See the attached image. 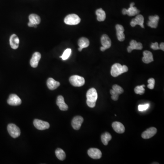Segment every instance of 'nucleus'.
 I'll use <instances>...</instances> for the list:
<instances>
[{
  "instance_id": "nucleus-22",
  "label": "nucleus",
  "mask_w": 164,
  "mask_h": 164,
  "mask_svg": "<svg viewBox=\"0 0 164 164\" xmlns=\"http://www.w3.org/2000/svg\"><path fill=\"white\" fill-rule=\"evenodd\" d=\"M78 45L79 46L78 50L81 52L82 49L86 48L90 45V41L88 38L86 37H82L80 38L78 41Z\"/></svg>"
},
{
  "instance_id": "nucleus-25",
  "label": "nucleus",
  "mask_w": 164,
  "mask_h": 164,
  "mask_svg": "<svg viewBox=\"0 0 164 164\" xmlns=\"http://www.w3.org/2000/svg\"><path fill=\"white\" fill-rule=\"evenodd\" d=\"M29 20L30 23L36 25L39 24L41 22V18L40 17L35 14H32L30 15L29 16Z\"/></svg>"
},
{
  "instance_id": "nucleus-20",
  "label": "nucleus",
  "mask_w": 164,
  "mask_h": 164,
  "mask_svg": "<svg viewBox=\"0 0 164 164\" xmlns=\"http://www.w3.org/2000/svg\"><path fill=\"white\" fill-rule=\"evenodd\" d=\"M112 126L114 130L119 134H122L125 131V128L123 124L119 122H114Z\"/></svg>"
},
{
  "instance_id": "nucleus-23",
  "label": "nucleus",
  "mask_w": 164,
  "mask_h": 164,
  "mask_svg": "<svg viewBox=\"0 0 164 164\" xmlns=\"http://www.w3.org/2000/svg\"><path fill=\"white\" fill-rule=\"evenodd\" d=\"M143 56L142 61L145 64H149L154 61L153 54L150 51H145L143 52Z\"/></svg>"
},
{
  "instance_id": "nucleus-11",
  "label": "nucleus",
  "mask_w": 164,
  "mask_h": 164,
  "mask_svg": "<svg viewBox=\"0 0 164 164\" xmlns=\"http://www.w3.org/2000/svg\"><path fill=\"white\" fill-rule=\"evenodd\" d=\"M89 156L93 159H99L102 157L101 151L98 149L90 148L88 150Z\"/></svg>"
},
{
  "instance_id": "nucleus-5",
  "label": "nucleus",
  "mask_w": 164,
  "mask_h": 164,
  "mask_svg": "<svg viewBox=\"0 0 164 164\" xmlns=\"http://www.w3.org/2000/svg\"><path fill=\"white\" fill-rule=\"evenodd\" d=\"M7 130L10 135L13 138H18L21 134L20 128L13 124H8Z\"/></svg>"
},
{
  "instance_id": "nucleus-30",
  "label": "nucleus",
  "mask_w": 164,
  "mask_h": 164,
  "mask_svg": "<svg viewBox=\"0 0 164 164\" xmlns=\"http://www.w3.org/2000/svg\"><path fill=\"white\" fill-rule=\"evenodd\" d=\"M112 89L116 93L118 94L119 95L122 94L124 92V90L123 88L121 87L120 86H119V85H117V84H115V85H113Z\"/></svg>"
},
{
  "instance_id": "nucleus-15",
  "label": "nucleus",
  "mask_w": 164,
  "mask_h": 164,
  "mask_svg": "<svg viewBox=\"0 0 164 164\" xmlns=\"http://www.w3.org/2000/svg\"><path fill=\"white\" fill-rule=\"evenodd\" d=\"M116 30L117 36L118 39L120 42H123L125 39V35L124 33V28L121 25L117 24L116 26Z\"/></svg>"
},
{
  "instance_id": "nucleus-10",
  "label": "nucleus",
  "mask_w": 164,
  "mask_h": 164,
  "mask_svg": "<svg viewBox=\"0 0 164 164\" xmlns=\"http://www.w3.org/2000/svg\"><path fill=\"white\" fill-rule=\"evenodd\" d=\"M83 121V119L80 116H77L73 119L72 121V126L75 130H78L81 127Z\"/></svg>"
},
{
  "instance_id": "nucleus-35",
  "label": "nucleus",
  "mask_w": 164,
  "mask_h": 164,
  "mask_svg": "<svg viewBox=\"0 0 164 164\" xmlns=\"http://www.w3.org/2000/svg\"><path fill=\"white\" fill-rule=\"evenodd\" d=\"M28 26L29 27H36V25H34L33 24H32V23H30V22H29L28 23Z\"/></svg>"
},
{
  "instance_id": "nucleus-18",
  "label": "nucleus",
  "mask_w": 164,
  "mask_h": 164,
  "mask_svg": "<svg viewBox=\"0 0 164 164\" xmlns=\"http://www.w3.org/2000/svg\"><path fill=\"white\" fill-rule=\"evenodd\" d=\"M102 45L105 50L109 49L111 46V41L108 35L103 34L101 38Z\"/></svg>"
},
{
  "instance_id": "nucleus-37",
  "label": "nucleus",
  "mask_w": 164,
  "mask_h": 164,
  "mask_svg": "<svg viewBox=\"0 0 164 164\" xmlns=\"http://www.w3.org/2000/svg\"><path fill=\"white\" fill-rule=\"evenodd\" d=\"M100 50L101 51L103 52L104 51L106 50L105 49V48H103V46H102L100 48Z\"/></svg>"
},
{
  "instance_id": "nucleus-7",
  "label": "nucleus",
  "mask_w": 164,
  "mask_h": 164,
  "mask_svg": "<svg viewBox=\"0 0 164 164\" xmlns=\"http://www.w3.org/2000/svg\"><path fill=\"white\" fill-rule=\"evenodd\" d=\"M33 124L34 126L39 130H45L50 127V124L48 123L38 119L34 120L33 121Z\"/></svg>"
},
{
  "instance_id": "nucleus-1",
  "label": "nucleus",
  "mask_w": 164,
  "mask_h": 164,
  "mask_svg": "<svg viewBox=\"0 0 164 164\" xmlns=\"http://www.w3.org/2000/svg\"><path fill=\"white\" fill-rule=\"evenodd\" d=\"M87 104L90 108H94L96 105V102L97 100L98 94L95 88H91L87 92Z\"/></svg>"
},
{
  "instance_id": "nucleus-19",
  "label": "nucleus",
  "mask_w": 164,
  "mask_h": 164,
  "mask_svg": "<svg viewBox=\"0 0 164 164\" xmlns=\"http://www.w3.org/2000/svg\"><path fill=\"white\" fill-rule=\"evenodd\" d=\"M149 21L148 22L147 25L149 27L153 28H156L158 26V22L159 21V16L157 15H155L154 16H149Z\"/></svg>"
},
{
  "instance_id": "nucleus-32",
  "label": "nucleus",
  "mask_w": 164,
  "mask_h": 164,
  "mask_svg": "<svg viewBox=\"0 0 164 164\" xmlns=\"http://www.w3.org/2000/svg\"><path fill=\"white\" fill-rule=\"evenodd\" d=\"M110 93L111 95V98L113 100L117 101L118 99L119 95L116 93L113 89L110 90Z\"/></svg>"
},
{
  "instance_id": "nucleus-14",
  "label": "nucleus",
  "mask_w": 164,
  "mask_h": 164,
  "mask_svg": "<svg viewBox=\"0 0 164 164\" xmlns=\"http://www.w3.org/2000/svg\"><path fill=\"white\" fill-rule=\"evenodd\" d=\"M41 58V54L39 52H35L32 55L30 60L31 66L32 68H36L37 67L39 61Z\"/></svg>"
},
{
  "instance_id": "nucleus-16",
  "label": "nucleus",
  "mask_w": 164,
  "mask_h": 164,
  "mask_svg": "<svg viewBox=\"0 0 164 164\" xmlns=\"http://www.w3.org/2000/svg\"><path fill=\"white\" fill-rule=\"evenodd\" d=\"M19 43L20 41L17 35L12 34L10 38V44L11 48L13 49H17L19 47Z\"/></svg>"
},
{
  "instance_id": "nucleus-13",
  "label": "nucleus",
  "mask_w": 164,
  "mask_h": 164,
  "mask_svg": "<svg viewBox=\"0 0 164 164\" xmlns=\"http://www.w3.org/2000/svg\"><path fill=\"white\" fill-rule=\"evenodd\" d=\"M143 48L142 44L138 43L135 40H133L129 43V46L128 47L127 51L130 53L133 50H141Z\"/></svg>"
},
{
  "instance_id": "nucleus-31",
  "label": "nucleus",
  "mask_w": 164,
  "mask_h": 164,
  "mask_svg": "<svg viewBox=\"0 0 164 164\" xmlns=\"http://www.w3.org/2000/svg\"><path fill=\"white\" fill-rule=\"evenodd\" d=\"M148 85L147 86L148 88L150 90H153L155 87V80L154 78H149L148 80Z\"/></svg>"
},
{
  "instance_id": "nucleus-8",
  "label": "nucleus",
  "mask_w": 164,
  "mask_h": 164,
  "mask_svg": "<svg viewBox=\"0 0 164 164\" xmlns=\"http://www.w3.org/2000/svg\"><path fill=\"white\" fill-rule=\"evenodd\" d=\"M144 18L142 15H138L136 16V18L131 20L130 22V25L132 27H135L137 25H140L142 28H144Z\"/></svg>"
},
{
  "instance_id": "nucleus-29",
  "label": "nucleus",
  "mask_w": 164,
  "mask_h": 164,
  "mask_svg": "<svg viewBox=\"0 0 164 164\" xmlns=\"http://www.w3.org/2000/svg\"><path fill=\"white\" fill-rule=\"evenodd\" d=\"M145 87V85L137 86L135 89V92L136 94L140 95H143L145 92V89H144Z\"/></svg>"
},
{
  "instance_id": "nucleus-9",
  "label": "nucleus",
  "mask_w": 164,
  "mask_h": 164,
  "mask_svg": "<svg viewBox=\"0 0 164 164\" xmlns=\"http://www.w3.org/2000/svg\"><path fill=\"white\" fill-rule=\"evenodd\" d=\"M7 103L11 106H18L22 103V100L17 95L11 94L9 96Z\"/></svg>"
},
{
  "instance_id": "nucleus-33",
  "label": "nucleus",
  "mask_w": 164,
  "mask_h": 164,
  "mask_svg": "<svg viewBox=\"0 0 164 164\" xmlns=\"http://www.w3.org/2000/svg\"><path fill=\"white\" fill-rule=\"evenodd\" d=\"M149 107V104L146 103L145 104H140L138 106V109L140 111H145L148 109Z\"/></svg>"
},
{
  "instance_id": "nucleus-21",
  "label": "nucleus",
  "mask_w": 164,
  "mask_h": 164,
  "mask_svg": "<svg viewBox=\"0 0 164 164\" xmlns=\"http://www.w3.org/2000/svg\"><path fill=\"white\" fill-rule=\"evenodd\" d=\"M47 84L49 90H53L57 89L60 86V83L59 82L55 80L53 78H50L47 80Z\"/></svg>"
},
{
  "instance_id": "nucleus-12",
  "label": "nucleus",
  "mask_w": 164,
  "mask_h": 164,
  "mask_svg": "<svg viewBox=\"0 0 164 164\" xmlns=\"http://www.w3.org/2000/svg\"><path fill=\"white\" fill-rule=\"evenodd\" d=\"M157 132V129L155 127H151L148 128L146 130L143 132L141 137L144 139H148L154 137Z\"/></svg>"
},
{
  "instance_id": "nucleus-17",
  "label": "nucleus",
  "mask_w": 164,
  "mask_h": 164,
  "mask_svg": "<svg viewBox=\"0 0 164 164\" xmlns=\"http://www.w3.org/2000/svg\"><path fill=\"white\" fill-rule=\"evenodd\" d=\"M56 103L60 110L62 111H66L69 108L68 105L64 102V98L62 96L59 95L57 97Z\"/></svg>"
},
{
  "instance_id": "nucleus-4",
  "label": "nucleus",
  "mask_w": 164,
  "mask_h": 164,
  "mask_svg": "<svg viewBox=\"0 0 164 164\" xmlns=\"http://www.w3.org/2000/svg\"><path fill=\"white\" fill-rule=\"evenodd\" d=\"M69 82L74 87H81L85 83V79L78 75H73L69 78Z\"/></svg>"
},
{
  "instance_id": "nucleus-26",
  "label": "nucleus",
  "mask_w": 164,
  "mask_h": 164,
  "mask_svg": "<svg viewBox=\"0 0 164 164\" xmlns=\"http://www.w3.org/2000/svg\"><path fill=\"white\" fill-rule=\"evenodd\" d=\"M102 142L104 145H108L109 142L112 139V136L108 132H105L102 134L101 137Z\"/></svg>"
},
{
  "instance_id": "nucleus-34",
  "label": "nucleus",
  "mask_w": 164,
  "mask_h": 164,
  "mask_svg": "<svg viewBox=\"0 0 164 164\" xmlns=\"http://www.w3.org/2000/svg\"><path fill=\"white\" fill-rule=\"evenodd\" d=\"M150 47H151L152 49L154 50L160 49L159 44H158V43H157V42L155 43H152L151 45H150Z\"/></svg>"
},
{
  "instance_id": "nucleus-27",
  "label": "nucleus",
  "mask_w": 164,
  "mask_h": 164,
  "mask_svg": "<svg viewBox=\"0 0 164 164\" xmlns=\"http://www.w3.org/2000/svg\"><path fill=\"white\" fill-rule=\"evenodd\" d=\"M55 154L57 157L60 161H64L66 158V154L61 149L57 148L56 150Z\"/></svg>"
},
{
  "instance_id": "nucleus-3",
  "label": "nucleus",
  "mask_w": 164,
  "mask_h": 164,
  "mask_svg": "<svg viewBox=\"0 0 164 164\" xmlns=\"http://www.w3.org/2000/svg\"><path fill=\"white\" fill-rule=\"evenodd\" d=\"M81 19L76 14H72L68 15L65 17L64 23L69 25H76L80 23Z\"/></svg>"
},
{
  "instance_id": "nucleus-6",
  "label": "nucleus",
  "mask_w": 164,
  "mask_h": 164,
  "mask_svg": "<svg viewBox=\"0 0 164 164\" xmlns=\"http://www.w3.org/2000/svg\"><path fill=\"white\" fill-rule=\"evenodd\" d=\"M134 5H135V3H131L130 4V7L128 8V9H125V8L123 9V14L128 15L130 17L138 15L140 13V11L137 9V7H135L134 6Z\"/></svg>"
},
{
  "instance_id": "nucleus-36",
  "label": "nucleus",
  "mask_w": 164,
  "mask_h": 164,
  "mask_svg": "<svg viewBox=\"0 0 164 164\" xmlns=\"http://www.w3.org/2000/svg\"><path fill=\"white\" fill-rule=\"evenodd\" d=\"M160 49L164 51V43H161V44L160 45Z\"/></svg>"
},
{
  "instance_id": "nucleus-24",
  "label": "nucleus",
  "mask_w": 164,
  "mask_h": 164,
  "mask_svg": "<svg viewBox=\"0 0 164 164\" xmlns=\"http://www.w3.org/2000/svg\"><path fill=\"white\" fill-rule=\"evenodd\" d=\"M96 15L97 16L98 21L99 22H103L106 18V13L105 11L102 8L97 10L96 11Z\"/></svg>"
},
{
  "instance_id": "nucleus-2",
  "label": "nucleus",
  "mask_w": 164,
  "mask_h": 164,
  "mask_svg": "<svg viewBox=\"0 0 164 164\" xmlns=\"http://www.w3.org/2000/svg\"><path fill=\"white\" fill-rule=\"evenodd\" d=\"M128 68L126 65H121L120 64H115L112 66L111 74L114 77H117L123 73L127 72Z\"/></svg>"
},
{
  "instance_id": "nucleus-28",
  "label": "nucleus",
  "mask_w": 164,
  "mask_h": 164,
  "mask_svg": "<svg viewBox=\"0 0 164 164\" xmlns=\"http://www.w3.org/2000/svg\"><path fill=\"white\" fill-rule=\"evenodd\" d=\"M72 53V50L70 48H67L64 51V53L60 57V58H62L63 60H66L69 57Z\"/></svg>"
}]
</instances>
